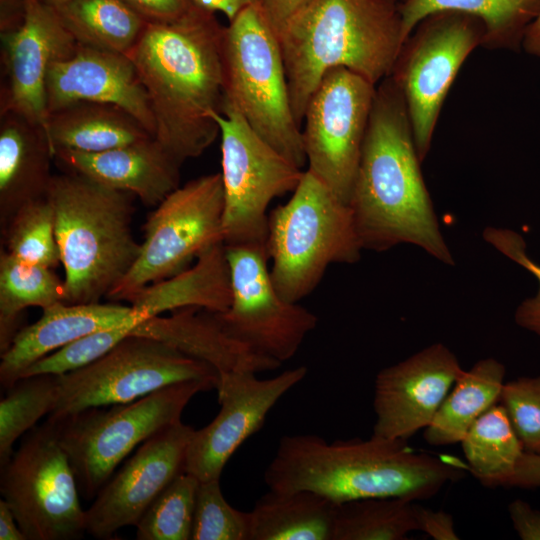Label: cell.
<instances>
[{"mask_svg": "<svg viewBox=\"0 0 540 540\" xmlns=\"http://www.w3.org/2000/svg\"><path fill=\"white\" fill-rule=\"evenodd\" d=\"M460 443L471 473L482 485L507 488L524 448L501 404L484 412Z\"/></svg>", "mask_w": 540, "mask_h": 540, "instance_id": "cell-32", "label": "cell"}, {"mask_svg": "<svg viewBox=\"0 0 540 540\" xmlns=\"http://www.w3.org/2000/svg\"><path fill=\"white\" fill-rule=\"evenodd\" d=\"M464 471L416 453L406 441L372 435L328 443L314 434L285 435L264 472L271 491L309 490L335 504L366 498L429 499Z\"/></svg>", "mask_w": 540, "mask_h": 540, "instance_id": "cell-3", "label": "cell"}, {"mask_svg": "<svg viewBox=\"0 0 540 540\" xmlns=\"http://www.w3.org/2000/svg\"><path fill=\"white\" fill-rule=\"evenodd\" d=\"M414 515L418 529L425 532L434 540H458L454 521L448 512L423 507L414 502Z\"/></svg>", "mask_w": 540, "mask_h": 540, "instance_id": "cell-41", "label": "cell"}, {"mask_svg": "<svg viewBox=\"0 0 540 540\" xmlns=\"http://www.w3.org/2000/svg\"><path fill=\"white\" fill-rule=\"evenodd\" d=\"M0 539L27 540L15 519L12 510L2 498L0 500Z\"/></svg>", "mask_w": 540, "mask_h": 540, "instance_id": "cell-46", "label": "cell"}, {"mask_svg": "<svg viewBox=\"0 0 540 540\" xmlns=\"http://www.w3.org/2000/svg\"><path fill=\"white\" fill-rule=\"evenodd\" d=\"M363 249L352 209L310 171L291 198L268 215L270 277L282 298L310 295L333 263H355Z\"/></svg>", "mask_w": 540, "mask_h": 540, "instance_id": "cell-6", "label": "cell"}, {"mask_svg": "<svg viewBox=\"0 0 540 540\" xmlns=\"http://www.w3.org/2000/svg\"><path fill=\"white\" fill-rule=\"evenodd\" d=\"M522 48L526 53L540 57V14L528 27Z\"/></svg>", "mask_w": 540, "mask_h": 540, "instance_id": "cell-48", "label": "cell"}, {"mask_svg": "<svg viewBox=\"0 0 540 540\" xmlns=\"http://www.w3.org/2000/svg\"><path fill=\"white\" fill-rule=\"evenodd\" d=\"M215 388L208 381L180 382L128 403L92 407L59 421L49 420L85 498H95L138 445L180 421L196 394Z\"/></svg>", "mask_w": 540, "mask_h": 540, "instance_id": "cell-8", "label": "cell"}, {"mask_svg": "<svg viewBox=\"0 0 540 540\" xmlns=\"http://www.w3.org/2000/svg\"><path fill=\"white\" fill-rule=\"evenodd\" d=\"M335 503L309 491L261 496L250 512V540H332Z\"/></svg>", "mask_w": 540, "mask_h": 540, "instance_id": "cell-28", "label": "cell"}, {"mask_svg": "<svg viewBox=\"0 0 540 540\" xmlns=\"http://www.w3.org/2000/svg\"><path fill=\"white\" fill-rule=\"evenodd\" d=\"M224 188L221 173L198 177L167 195L148 215L137 260L108 294L130 301L142 288L185 269L223 240Z\"/></svg>", "mask_w": 540, "mask_h": 540, "instance_id": "cell-11", "label": "cell"}, {"mask_svg": "<svg viewBox=\"0 0 540 540\" xmlns=\"http://www.w3.org/2000/svg\"><path fill=\"white\" fill-rule=\"evenodd\" d=\"M46 134L58 149L102 152L153 138L125 110L110 104L77 102L50 112Z\"/></svg>", "mask_w": 540, "mask_h": 540, "instance_id": "cell-26", "label": "cell"}, {"mask_svg": "<svg viewBox=\"0 0 540 540\" xmlns=\"http://www.w3.org/2000/svg\"><path fill=\"white\" fill-rule=\"evenodd\" d=\"M221 135L226 246H266L270 202L293 192L303 171L262 139L234 109L211 111Z\"/></svg>", "mask_w": 540, "mask_h": 540, "instance_id": "cell-13", "label": "cell"}, {"mask_svg": "<svg viewBox=\"0 0 540 540\" xmlns=\"http://www.w3.org/2000/svg\"><path fill=\"white\" fill-rule=\"evenodd\" d=\"M250 512L232 507L220 479L200 481L191 540H250Z\"/></svg>", "mask_w": 540, "mask_h": 540, "instance_id": "cell-37", "label": "cell"}, {"mask_svg": "<svg viewBox=\"0 0 540 540\" xmlns=\"http://www.w3.org/2000/svg\"><path fill=\"white\" fill-rule=\"evenodd\" d=\"M0 125V227L24 205L46 196L54 153L45 130L7 112Z\"/></svg>", "mask_w": 540, "mask_h": 540, "instance_id": "cell-24", "label": "cell"}, {"mask_svg": "<svg viewBox=\"0 0 540 540\" xmlns=\"http://www.w3.org/2000/svg\"><path fill=\"white\" fill-rule=\"evenodd\" d=\"M64 302V282L53 269L19 260L0 251V352L12 343L20 316L29 307L42 310Z\"/></svg>", "mask_w": 540, "mask_h": 540, "instance_id": "cell-31", "label": "cell"}, {"mask_svg": "<svg viewBox=\"0 0 540 540\" xmlns=\"http://www.w3.org/2000/svg\"><path fill=\"white\" fill-rule=\"evenodd\" d=\"M194 431L180 420L144 441L85 510L86 533L111 539L119 529L135 526L157 496L185 471Z\"/></svg>", "mask_w": 540, "mask_h": 540, "instance_id": "cell-17", "label": "cell"}, {"mask_svg": "<svg viewBox=\"0 0 540 540\" xmlns=\"http://www.w3.org/2000/svg\"><path fill=\"white\" fill-rule=\"evenodd\" d=\"M59 398V378L53 374L21 377L6 389L0 401V467L14 450L15 442L55 408Z\"/></svg>", "mask_w": 540, "mask_h": 540, "instance_id": "cell-34", "label": "cell"}, {"mask_svg": "<svg viewBox=\"0 0 540 540\" xmlns=\"http://www.w3.org/2000/svg\"><path fill=\"white\" fill-rule=\"evenodd\" d=\"M308 0H259L276 33Z\"/></svg>", "mask_w": 540, "mask_h": 540, "instance_id": "cell-44", "label": "cell"}, {"mask_svg": "<svg viewBox=\"0 0 540 540\" xmlns=\"http://www.w3.org/2000/svg\"><path fill=\"white\" fill-rule=\"evenodd\" d=\"M404 97L390 75L376 86L350 199L363 249L419 246L454 260L427 191Z\"/></svg>", "mask_w": 540, "mask_h": 540, "instance_id": "cell-2", "label": "cell"}, {"mask_svg": "<svg viewBox=\"0 0 540 540\" xmlns=\"http://www.w3.org/2000/svg\"><path fill=\"white\" fill-rule=\"evenodd\" d=\"M403 42L426 16L456 11L479 19L487 49L518 51L528 27L540 14V0H401L398 3Z\"/></svg>", "mask_w": 540, "mask_h": 540, "instance_id": "cell-27", "label": "cell"}, {"mask_svg": "<svg viewBox=\"0 0 540 540\" xmlns=\"http://www.w3.org/2000/svg\"><path fill=\"white\" fill-rule=\"evenodd\" d=\"M500 401L524 451L540 454V376L504 383Z\"/></svg>", "mask_w": 540, "mask_h": 540, "instance_id": "cell-38", "label": "cell"}, {"mask_svg": "<svg viewBox=\"0 0 540 540\" xmlns=\"http://www.w3.org/2000/svg\"><path fill=\"white\" fill-rule=\"evenodd\" d=\"M132 319L144 320L130 305L113 301L85 304L59 302L43 309L41 317L21 328L7 350L1 353V386L6 390L27 368L54 351Z\"/></svg>", "mask_w": 540, "mask_h": 540, "instance_id": "cell-22", "label": "cell"}, {"mask_svg": "<svg viewBox=\"0 0 540 540\" xmlns=\"http://www.w3.org/2000/svg\"><path fill=\"white\" fill-rule=\"evenodd\" d=\"M391 1H394V2H397V3H399V2L401 1V0H391Z\"/></svg>", "mask_w": 540, "mask_h": 540, "instance_id": "cell-50", "label": "cell"}, {"mask_svg": "<svg viewBox=\"0 0 540 540\" xmlns=\"http://www.w3.org/2000/svg\"><path fill=\"white\" fill-rule=\"evenodd\" d=\"M307 371L298 366L268 379L250 371L220 372L215 388L220 410L208 425L194 431L185 472L199 481L220 479L236 450L262 428L269 411Z\"/></svg>", "mask_w": 540, "mask_h": 540, "instance_id": "cell-16", "label": "cell"}, {"mask_svg": "<svg viewBox=\"0 0 540 540\" xmlns=\"http://www.w3.org/2000/svg\"><path fill=\"white\" fill-rule=\"evenodd\" d=\"M463 369L444 344H432L382 369L374 383V436L406 441L433 420Z\"/></svg>", "mask_w": 540, "mask_h": 540, "instance_id": "cell-19", "label": "cell"}, {"mask_svg": "<svg viewBox=\"0 0 540 540\" xmlns=\"http://www.w3.org/2000/svg\"><path fill=\"white\" fill-rule=\"evenodd\" d=\"M505 372V366L494 358L481 359L463 370L424 429L425 441L434 446L461 442L472 424L500 401Z\"/></svg>", "mask_w": 540, "mask_h": 540, "instance_id": "cell-29", "label": "cell"}, {"mask_svg": "<svg viewBox=\"0 0 540 540\" xmlns=\"http://www.w3.org/2000/svg\"><path fill=\"white\" fill-rule=\"evenodd\" d=\"M277 36L300 127L327 71L344 67L377 85L403 43L398 3L391 0H308Z\"/></svg>", "mask_w": 540, "mask_h": 540, "instance_id": "cell-4", "label": "cell"}, {"mask_svg": "<svg viewBox=\"0 0 540 540\" xmlns=\"http://www.w3.org/2000/svg\"><path fill=\"white\" fill-rule=\"evenodd\" d=\"M0 471L2 499L27 540H74L86 532L76 476L52 422L28 431Z\"/></svg>", "mask_w": 540, "mask_h": 540, "instance_id": "cell-10", "label": "cell"}, {"mask_svg": "<svg viewBox=\"0 0 540 540\" xmlns=\"http://www.w3.org/2000/svg\"><path fill=\"white\" fill-rule=\"evenodd\" d=\"M1 232L5 250L15 258L51 269L61 263L54 211L47 196L20 208Z\"/></svg>", "mask_w": 540, "mask_h": 540, "instance_id": "cell-35", "label": "cell"}, {"mask_svg": "<svg viewBox=\"0 0 540 540\" xmlns=\"http://www.w3.org/2000/svg\"><path fill=\"white\" fill-rule=\"evenodd\" d=\"M130 335L144 336L164 342L178 351L204 361L219 373L275 370L280 363L262 356L232 338L222 327L215 313L187 307L169 316H155L139 322Z\"/></svg>", "mask_w": 540, "mask_h": 540, "instance_id": "cell-23", "label": "cell"}, {"mask_svg": "<svg viewBox=\"0 0 540 540\" xmlns=\"http://www.w3.org/2000/svg\"><path fill=\"white\" fill-rule=\"evenodd\" d=\"M200 481L179 474L145 510L136 527L138 540H191Z\"/></svg>", "mask_w": 540, "mask_h": 540, "instance_id": "cell-36", "label": "cell"}, {"mask_svg": "<svg viewBox=\"0 0 540 540\" xmlns=\"http://www.w3.org/2000/svg\"><path fill=\"white\" fill-rule=\"evenodd\" d=\"M224 28L196 4L166 23H148L127 53L146 90L154 139L181 165L220 134L211 111L223 100Z\"/></svg>", "mask_w": 540, "mask_h": 540, "instance_id": "cell-1", "label": "cell"}, {"mask_svg": "<svg viewBox=\"0 0 540 540\" xmlns=\"http://www.w3.org/2000/svg\"><path fill=\"white\" fill-rule=\"evenodd\" d=\"M22 1L19 25L1 32L6 84L1 92L0 114L21 115L46 132L49 68L70 56L78 43L54 7L41 0Z\"/></svg>", "mask_w": 540, "mask_h": 540, "instance_id": "cell-18", "label": "cell"}, {"mask_svg": "<svg viewBox=\"0 0 540 540\" xmlns=\"http://www.w3.org/2000/svg\"><path fill=\"white\" fill-rule=\"evenodd\" d=\"M22 16V0H0L1 32H6L17 27L22 20Z\"/></svg>", "mask_w": 540, "mask_h": 540, "instance_id": "cell-47", "label": "cell"}, {"mask_svg": "<svg viewBox=\"0 0 540 540\" xmlns=\"http://www.w3.org/2000/svg\"><path fill=\"white\" fill-rule=\"evenodd\" d=\"M230 269L223 241L210 245L184 271L139 290L129 301L145 320L187 307L223 312L231 304Z\"/></svg>", "mask_w": 540, "mask_h": 540, "instance_id": "cell-25", "label": "cell"}, {"mask_svg": "<svg viewBox=\"0 0 540 540\" xmlns=\"http://www.w3.org/2000/svg\"><path fill=\"white\" fill-rule=\"evenodd\" d=\"M508 513L518 536L523 540H540V510L516 499L508 505Z\"/></svg>", "mask_w": 540, "mask_h": 540, "instance_id": "cell-42", "label": "cell"}, {"mask_svg": "<svg viewBox=\"0 0 540 540\" xmlns=\"http://www.w3.org/2000/svg\"><path fill=\"white\" fill-rule=\"evenodd\" d=\"M64 268V303L101 302L138 258L133 195L82 175H53L47 194Z\"/></svg>", "mask_w": 540, "mask_h": 540, "instance_id": "cell-5", "label": "cell"}, {"mask_svg": "<svg viewBox=\"0 0 540 540\" xmlns=\"http://www.w3.org/2000/svg\"><path fill=\"white\" fill-rule=\"evenodd\" d=\"M148 23H166L187 13L194 0H124Z\"/></svg>", "mask_w": 540, "mask_h": 540, "instance_id": "cell-40", "label": "cell"}, {"mask_svg": "<svg viewBox=\"0 0 540 540\" xmlns=\"http://www.w3.org/2000/svg\"><path fill=\"white\" fill-rule=\"evenodd\" d=\"M54 160L67 172L137 196L157 206L179 187L181 164L154 138L102 152L58 149Z\"/></svg>", "mask_w": 540, "mask_h": 540, "instance_id": "cell-21", "label": "cell"}, {"mask_svg": "<svg viewBox=\"0 0 540 540\" xmlns=\"http://www.w3.org/2000/svg\"><path fill=\"white\" fill-rule=\"evenodd\" d=\"M484 238L537 279L539 283L537 293L519 304L515 312V322L540 338V265L526 255L525 242L512 230L488 228L484 231Z\"/></svg>", "mask_w": 540, "mask_h": 540, "instance_id": "cell-39", "label": "cell"}, {"mask_svg": "<svg viewBox=\"0 0 540 540\" xmlns=\"http://www.w3.org/2000/svg\"><path fill=\"white\" fill-rule=\"evenodd\" d=\"M484 39L485 27L476 17L441 11L423 18L402 43L389 75L404 97L421 162L451 85Z\"/></svg>", "mask_w": 540, "mask_h": 540, "instance_id": "cell-12", "label": "cell"}, {"mask_svg": "<svg viewBox=\"0 0 540 540\" xmlns=\"http://www.w3.org/2000/svg\"><path fill=\"white\" fill-rule=\"evenodd\" d=\"M43 1L44 3H46L47 5H50L54 8H57L61 5H63L64 3L68 2L69 0H41Z\"/></svg>", "mask_w": 540, "mask_h": 540, "instance_id": "cell-49", "label": "cell"}, {"mask_svg": "<svg viewBox=\"0 0 540 540\" xmlns=\"http://www.w3.org/2000/svg\"><path fill=\"white\" fill-rule=\"evenodd\" d=\"M376 86L344 67L325 73L303 118L308 171L349 204Z\"/></svg>", "mask_w": 540, "mask_h": 540, "instance_id": "cell-14", "label": "cell"}, {"mask_svg": "<svg viewBox=\"0 0 540 540\" xmlns=\"http://www.w3.org/2000/svg\"><path fill=\"white\" fill-rule=\"evenodd\" d=\"M58 378L59 398L50 421L92 407L128 403L180 382L217 386L219 372L164 342L130 335L98 359Z\"/></svg>", "mask_w": 540, "mask_h": 540, "instance_id": "cell-9", "label": "cell"}, {"mask_svg": "<svg viewBox=\"0 0 540 540\" xmlns=\"http://www.w3.org/2000/svg\"><path fill=\"white\" fill-rule=\"evenodd\" d=\"M48 113L77 102L117 106L154 138L155 122L146 90L127 54L79 44L51 64L46 80Z\"/></svg>", "mask_w": 540, "mask_h": 540, "instance_id": "cell-20", "label": "cell"}, {"mask_svg": "<svg viewBox=\"0 0 540 540\" xmlns=\"http://www.w3.org/2000/svg\"><path fill=\"white\" fill-rule=\"evenodd\" d=\"M414 502L366 498L335 504L332 540H403L419 530Z\"/></svg>", "mask_w": 540, "mask_h": 540, "instance_id": "cell-33", "label": "cell"}, {"mask_svg": "<svg viewBox=\"0 0 540 540\" xmlns=\"http://www.w3.org/2000/svg\"><path fill=\"white\" fill-rule=\"evenodd\" d=\"M223 100L285 158L306 161L301 127L289 95L277 33L258 3L242 9L224 28Z\"/></svg>", "mask_w": 540, "mask_h": 540, "instance_id": "cell-7", "label": "cell"}, {"mask_svg": "<svg viewBox=\"0 0 540 540\" xmlns=\"http://www.w3.org/2000/svg\"><path fill=\"white\" fill-rule=\"evenodd\" d=\"M55 9L77 43L122 54L148 24L124 0H69Z\"/></svg>", "mask_w": 540, "mask_h": 540, "instance_id": "cell-30", "label": "cell"}, {"mask_svg": "<svg viewBox=\"0 0 540 540\" xmlns=\"http://www.w3.org/2000/svg\"><path fill=\"white\" fill-rule=\"evenodd\" d=\"M195 4L211 12L223 13L231 21L245 7L259 0H194Z\"/></svg>", "mask_w": 540, "mask_h": 540, "instance_id": "cell-45", "label": "cell"}, {"mask_svg": "<svg viewBox=\"0 0 540 540\" xmlns=\"http://www.w3.org/2000/svg\"><path fill=\"white\" fill-rule=\"evenodd\" d=\"M510 487L540 488V454L523 452L508 483Z\"/></svg>", "mask_w": 540, "mask_h": 540, "instance_id": "cell-43", "label": "cell"}, {"mask_svg": "<svg viewBox=\"0 0 540 540\" xmlns=\"http://www.w3.org/2000/svg\"><path fill=\"white\" fill-rule=\"evenodd\" d=\"M226 255L232 299L227 310L214 312L218 321L232 338L282 364L315 329L317 316L277 292L266 246H226Z\"/></svg>", "mask_w": 540, "mask_h": 540, "instance_id": "cell-15", "label": "cell"}]
</instances>
